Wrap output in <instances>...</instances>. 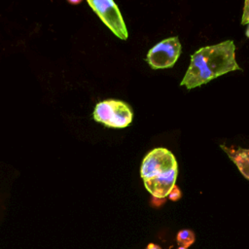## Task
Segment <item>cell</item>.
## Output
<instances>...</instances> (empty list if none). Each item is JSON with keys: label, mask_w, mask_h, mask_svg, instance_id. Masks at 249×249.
Wrapping results in <instances>:
<instances>
[{"label": "cell", "mask_w": 249, "mask_h": 249, "mask_svg": "<svg viewBox=\"0 0 249 249\" xmlns=\"http://www.w3.org/2000/svg\"><path fill=\"white\" fill-rule=\"evenodd\" d=\"M242 70L235 59V45L227 40L198 49L191 56L190 65L180 86L188 89L200 87L231 71Z\"/></svg>", "instance_id": "obj_1"}, {"label": "cell", "mask_w": 249, "mask_h": 249, "mask_svg": "<svg viewBox=\"0 0 249 249\" xmlns=\"http://www.w3.org/2000/svg\"><path fill=\"white\" fill-rule=\"evenodd\" d=\"M178 166L175 156L166 148H155L143 159L140 175L147 191L164 198L175 186Z\"/></svg>", "instance_id": "obj_2"}, {"label": "cell", "mask_w": 249, "mask_h": 249, "mask_svg": "<svg viewBox=\"0 0 249 249\" xmlns=\"http://www.w3.org/2000/svg\"><path fill=\"white\" fill-rule=\"evenodd\" d=\"M94 121L108 127L123 128L128 126L133 118L131 108L124 101L106 99L98 102L92 113Z\"/></svg>", "instance_id": "obj_3"}, {"label": "cell", "mask_w": 249, "mask_h": 249, "mask_svg": "<svg viewBox=\"0 0 249 249\" xmlns=\"http://www.w3.org/2000/svg\"><path fill=\"white\" fill-rule=\"evenodd\" d=\"M181 51V43L177 36L165 38L149 50L146 61L155 70L170 68L177 61Z\"/></svg>", "instance_id": "obj_4"}, {"label": "cell", "mask_w": 249, "mask_h": 249, "mask_svg": "<svg viewBox=\"0 0 249 249\" xmlns=\"http://www.w3.org/2000/svg\"><path fill=\"white\" fill-rule=\"evenodd\" d=\"M88 4L103 23L120 39L126 40L128 32L117 4L112 0H89Z\"/></svg>", "instance_id": "obj_5"}, {"label": "cell", "mask_w": 249, "mask_h": 249, "mask_svg": "<svg viewBox=\"0 0 249 249\" xmlns=\"http://www.w3.org/2000/svg\"><path fill=\"white\" fill-rule=\"evenodd\" d=\"M221 148L236 165L240 173L249 180V149L221 145Z\"/></svg>", "instance_id": "obj_6"}, {"label": "cell", "mask_w": 249, "mask_h": 249, "mask_svg": "<svg viewBox=\"0 0 249 249\" xmlns=\"http://www.w3.org/2000/svg\"><path fill=\"white\" fill-rule=\"evenodd\" d=\"M177 241L181 247H189L195 241V233L191 230H182L177 234Z\"/></svg>", "instance_id": "obj_7"}, {"label": "cell", "mask_w": 249, "mask_h": 249, "mask_svg": "<svg viewBox=\"0 0 249 249\" xmlns=\"http://www.w3.org/2000/svg\"><path fill=\"white\" fill-rule=\"evenodd\" d=\"M181 196H182L181 191H180V189L175 185V186L172 188L171 192L169 193V195H168V198H169L170 200H172V201H176V200L180 199V198H181Z\"/></svg>", "instance_id": "obj_8"}, {"label": "cell", "mask_w": 249, "mask_h": 249, "mask_svg": "<svg viewBox=\"0 0 249 249\" xmlns=\"http://www.w3.org/2000/svg\"><path fill=\"white\" fill-rule=\"evenodd\" d=\"M249 23V0H246L244 2V8H243V14L241 18V24Z\"/></svg>", "instance_id": "obj_9"}, {"label": "cell", "mask_w": 249, "mask_h": 249, "mask_svg": "<svg viewBox=\"0 0 249 249\" xmlns=\"http://www.w3.org/2000/svg\"><path fill=\"white\" fill-rule=\"evenodd\" d=\"M163 202H164V198H159V197H155V196H153V198H152V204L154 206H160Z\"/></svg>", "instance_id": "obj_10"}, {"label": "cell", "mask_w": 249, "mask_h": 249, "mask_svg": "<svg viewBox=\"0 0 249 249\" xmlns=\"http://www.w3.org/2000/svg\"><path fill=\"white\" fill-rule=\"evenodd\" d=\"M147 249H161L160 245L158 244H155V243H150L147 247Z\"/></svg>", "instance_id": "obj_11"}, {"label": "cell", "mask_w": 249, "mask_h": 249, "mask_svg": "<svg viewBox=\"0 0 249 249\" xmlns=\"http://www.w3.org/2000/svg\"><path fill=\"white\" fill-rule=\"evenodd\" d=\"M246 36L249 38V23H248V26H247V29H246Z\"/></svg>", "instance_id": "obj_12"}, {"label": "cell", "mask_w": 249, "mask_h": 249, "mask_svg": "<svg viewBox=\"0 0 249 249\" xmlns=\"http://www.w3.org/2000/svg\"><path fill=\"white\" fill-rule=\"evenodd\" d=\"M178 249H187V248H184V247H179Z\"/></svg>", "instance_id": "obj_13"}]
</instances>
